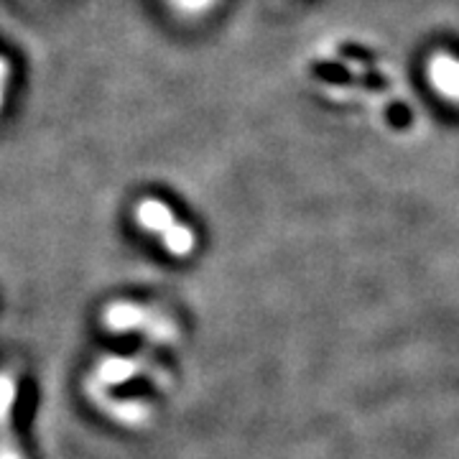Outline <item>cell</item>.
<instances>
[{"label": "cell", "mask_w": 459, "mask_h": 459, "mask_svg": "<svg viewBox=\"0 0 459 459\" xmlns=\"http://www.w3.org/2000/svg\"><path fill=\"white\" fill-rule=\"evenodd\" d=\"M427 77L431 87L449 102H459V59L439 51L429 59Z\"/></svg>", "instance_id": "obj_1"}, {"label": "cell", "mask_w": 459, "mask_h": 459, "mask_svg": "<svg viewBox=\"0 0 459 459\" xmlns=\"http://www.w3.org/2000/svg\"><path fill=\"white\" fill-rule=\"evenodd\" d=\"M0 100H3V84H0Z\"/></svg>", "instance_id": "obj_4"}, {"label": "cell", "mask_w": 459, "mask_h": 459, "mask_svg": "<svg viewBox=\"0 0 459 459\" xmlns=\"http://www.w3.org/2000/svg\"><path fill=\"white\" fill-rule=\"evenodd\" d=\"M8 74H11V66H8V62H5V59L0 56V84H5Z\"/></svg>", "instance_id": "obj_3"}, {"label": "cell", "mask_w": 459, "mask_h": 459, "mask_svg": "<svg viewBox=\"0 0 459 459\" xmlns=\"http://www.w3.org/2000/svg\"><path fill=\"white\" fill-rule=\"evenodd\" d=\"M181 8H189V11H202L207 5H212V0H177Z\"/></svg>", "instance_id": "obj_2"}]
</instances>
